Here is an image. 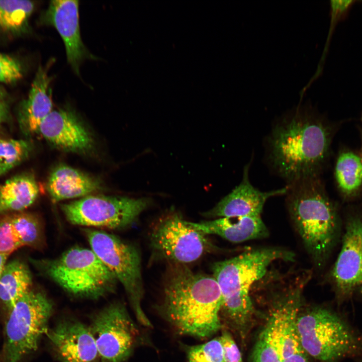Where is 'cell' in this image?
<instances>
[{
	"label": "cell",
	"instance_id": "cell-1",
	"mask_svg": "<svg viewBox=\"0 0 362 362\" xmlns=\"http://www.w3.org/2000/svg\"><path fill=\"white\" fill-rule=\"evenodd\" d=\"M330 126L310 102L278 118L266 141L270 167L287 184L319 177L328 154Z\"/></svg>",
	"mask_w": 362,
	"mask_h": 362
},
{
	"label": "cell",
	"instance_id": "cell-13",
	"mask_svg": "<svg viewBox=\"0 0 362 362\" xmlns=\"http://www.w3.org/2000/svg\"><path fill=\"white\" fill-rule=\"evenodd\" d=\"M39 24L54 27L65 45L68 63L79 75L81 62L86 59H96L85 47L80 35L79 2L56 0L50 2L39 19Z\"/></svg>",
	"mask_w": 362,
	"mask_h": 362
},
{
	"label": "cell",
	"instance_id": "cell-29",
	"mask_svg": "<svg viewBox=\"0 0 362 362\" xmlns=\"http://www.w3.org/2000/svg\"><path fill=\"white\" fill-rule=\"evenodd\" d=\"M25 67L16 57L0 53V82L13 84L24 76Z\"/></svg>",
	"mask_w": 362,
	"mask_h": 362
},
{
	"label": "cell",
	"instance_id": "cell-32",
	"mask_svg": "<svg viewBox=\"0 0 362 362\" xmlns=\"http://www.w3.org/2000/svg\"><path fill=\"white\" fill-rule=\"evenodd\" d=\"M219 338L223 349L225 362H243L241 353L229 331L223 329Z\"/></svg>",
	"mask_w": 362,
	"mask_h": 362
},
{
	"label": "cell",
	"instance_id": "cell-4",
	"mask_svg": "<svg viewBox=\"0 0 362 362\" xmlns=\"http://www.w3.org/2000/svg\"><path fill=\"white\" fill-rule=\"evenodd\" d=\"M288 210L307 252L318 265L334 241L336 214L319 177L287 184Z\"/></svg>",
	"mask_w": 362,
	"mask_h": 362
},
{
	"label": "cell",
	"instance_id": "cell-9",
	"mask_svg": "<svg viewBox=\"0 0 362 362\" xmlns=\"http://www.w3.org/2000/svg\"><path fill=\"white\" fill-rule=\"evenodd\" d=\"M91 249L124 287L139 322L152 325L141 305L143 289L139 253L133 245L104 231L86 230Z\"/></svg>",
	"mask_w": 362,
	"mask_h": 362
},
{
	"label": "cell",
	"instance_id": "cell-12",
	"mask_svg": "<svg viewBox=\"0 0 362 362\" xmlns=\"http://www.w3.org/2000/svg\"><path fill=\"white\" fill-rule=\"evenodd\" d=\"M89 326L99 362H124L130 356L138 332L123 304L116 302L106 307L94 317Z\"/></svg>",
	"mask_w": 362,
	"mask_h": 362
},
{
	"label": "cell",
	"instance_id": "cell-17",
	"mask_svg": "<svg viewBox=\"0 0 362 362\" xmlns=\"http://www.w3.org/2000/svg\"><path fill=\"white\" fill-rule=\"evenodd\" d=\"M38 132L54 146L65 151L84 153L93 146L89 133L69 108L52 110L41 123Z\"/></svg>",
	"mask_w": 362,
	"mask_h": 362
},
{
	"label": "cell",
	"instance_id": "cell-35",
	"mask_svg": "<svg viewBox=\"0 0 362 362\" xmlns=\"http://www.w3.org/2000/svg\"><path fill=\"white\" fill-rule=\"evenodd\" d=\"M361 293H362V281L359 287L358 288Z\"/></svg>",
	"mask_w": 362,
	"mask_h": 362
},
{
	"label": "cell",
	"instance_id": "cell-15",
	"mask_svg": "<svg viewBox=\"0 0 362 362\" xmlns=\"http://www.w3.org/2000/svg\"><path fill=\"white\" fill-rule=\"evenodd\" d=\"M338 295L350 296L362 281V222L353 219L347 224L341 251L332 272Z\"/></svg>",
	"mask_w": 362,
	"mask_h": 362
},
{
	"label": "cell",
	"instance_id": "cell-2",
	"mask_svg": "<svg viewBox=\"0 0 362 362\" xmlns=\"http://www.w3.org/2000/svg\"><path fill=\"white\" fill-rule=\"evenodd\" d=\"M220 288L213 276L171 263L163 286L161 309L180 334L206 338L222 328Z\"/></svg>",
	"mask_w": 362,
	"mask_h": 362
},
{
	"label": "cell",
	"instance_id": "cell-33",
	"mask_svg": "<svg viewBox=\"0 0 362 362\" xmlns=\"http://www.w3.org/2000/svg\"><path fill=\"white\" fill-rule=\"evenodd\" d=\"M7 99V92L4 89L0 87V123L4 121L8 115Z\"/></svg>",
	"mask_w": 362,
	"mask_h": 362
},
{
	"label": "cell",
	"instance_id": "cell-10",
	"mask_svg": "<svg viewBox=\"0 0 362 362\" xmlns=\"http://www.w3.org/2000/svg\"><path fill=\"white\" fill-rule=\"evenodd\" d=\"M151 203L149 198L88 195L61 209L72 224L115 229L132 225Z\"/></svg>",
	"mask_w": 362,
	"mask_h": 362
},
{
	"label": "cell",
	"instance_id": "cell-11",
	"mask_svg": "<svg viewBox=\"0 0 362 362\" xmlns=\"http://www.w3.org/2000/svg\"><path fill=\"white\" fill-rule=\"evenodd\" d=\"M150 241L158 257L183 264L197 260L211 247L206 234L194 228L176 214L163 217L155 223Z\"/></svg>",
	"mask_w": 362,
	"mask_h": 362
},
{
	"label": "cell",
	"instance_id": "cell-26",
	"mask_svg": "<svg viewBox=\"0 0 362 362\" xmlns=\"http://www.w3.org/2000/svg\"><path fill=\"white\" fill-rule=\"evenodd\" d=\"M249 362H281L271 325L267 319L253 346Z\"/></svg>",
	"mask_w": 362,
	"mask_h": 362
},
{
	"label": "cell",
	"instance_id": "cell-21",
	"mask_svg": "<svg viewBox=\"0 0 362 362\" xmlns=\"http://www.w3.org/2000/svg\"><path fill=\"white\" fill-rule=\"evenodd\" d=\"M38 194L37 183L31 174H22L9 179L0 186V215L28 208Z\"/></svg>",
	"mask_w": 362,
	"mask_h": 362
},
{
	"label": "cell",
	"instance_id": "cell-8",
	"mask_svg": "<svg viewBox=\"0 0 362 362\" xmlns=\"http://www.w3.org/2000/svg\"><path fill=\"white\" fill-rule=\"evenodd\" d=\"M53 307L45 294L31 289L16 302L8 313L1 362H20L37 350Z\"/></svg>",
	"mask_w": 362,
	"mask_h": 362
},
{
	"label": "cell",
	"instance_id": "cell-14",
	"mask_svg": "<svg viewBox=\"0 0 362 362\" xmlns=\"http://www.w3.org/2000/svg\"><path fill=\"white\" fill-rule=\"evenodd\" d=\"M60 362H99L98 349L89 326L72 319L59 322L46 334Z\"/></svg>",
	"mask_w": 362,
	"mask_h": 362
},
{
	"label": "cell",
	"instance_id": "cell-18",
	"mask_svg": "<svg viewBox=\"0 0 362 362\" xmlns=\"http://www.w3.org/2000/svg\"><path fill=\"white\" fill-rule=\"evenodd\" d=\"M188 223L206 235H217L233 243L265 238L269 234L261 216L222 217L205 222Z\"/></svg>",
	"mask_w": 362,
	"mask_h": 362
},
{
	"label": "cell",
	"instance_id": "cell-24",
	"mask_svg": "<svg viewBox=\"0 0 362 362\" xmlns=\"http://www.w3.org/2000/svg\"><path fill=\"white\" fill-rule=\"evenodd\" d=\"M335 175L338 187L346 195L355 193L362 184V159L353 152L341 153L335 168Z\"/></svg>",
	"mask_w": 362,
	"mask_h": 362
},
{
	"label": "cell",
	"instance_id": "cell-28",
	"mask_svg": "<svg viewBox=\"0 0 362 362\" xmlns=\"http://www.w3.org/2000/svg\"><path fill=\"white\" fill-rule=\"evenodd\" d=\"M186 350L188 362H225L219 337L203 344L188 346Z\"/></svg>",
	"mask_w": 362,
	"mask_h": 362
},
{
	"label": "cell",
	"instance_id": "cell-30",
	"mask_svg": "<svg viewBox=\"0 0 362 362\" xmlns=\"http://www.w3.org/2000/svg\"><path fill=\"white\" fill-rule=\"evenodd\" d=\"M21 247L12 223L11 215H0V254L9 256Z\"/></svg>",
	"mask_w": 362,
	"mask_h": 362
},
{
	"label": "cell",
	"instance_id": "cell-22",
	"mask_svg": "<svg viewBox=\"0 0 362 362\" xmlns=\"http://www.w3.org/2000/svg\"><path fill=\"white\" fill-rule=\"evenodd\" d=\"M32 284L31 272L24 262L15 259L7 263L0 277V301L8 313Z\"/></svg>",
	"mask_w": 362,
	"mask_h": 362
},
{
	"label": "cell",
	"instance_id": "cell-23",
	"mask_svg": "<svg viewBox=\"0 0 362 362\" xmlns=\"http://www.w3.org/2000/svg\"><path fill=\"white\" fill-rule=\"evenodd\" d=\"M34 9L32 1L0 0V33L12 37L28 34L29 20Z\"/></svg>",
	"mask_w": 362,
	"mask_h": 362
},
{
	"label": "cell",
	"instance_id": "cell-3",
	"mask_svg": "<svg viewBox=\"0 0 362 362\" xmlns=\"http://www.w3.org/2000/svg\"><path fill=\"white\" fill-rule=\"evenodd\" d=\"M295 257V253L289 250L266 247L246 250L214 263L213 276L222 299L221 316L243 343L257 314L250 296L253 286L265 277L274 261H294Z\"/></svg>",
	"mask_w": 362,
	"mask_h": 362
},
{
	"label": "cell",
	"instance_id": "cell-5",
	"mask_svg": "<svg viewBox=\"0 0 362 362\" xmlns=\"http://www.w3.org/2000/svg\"><path fill=\"white\" fill-rule=\"evenodd\" d=\"M296 325L301 345L311 359L340 362L362 356V334L345 318L329 308L302 306Z\"/></svg>",
	"mask_w": 362,
	"mask_h": 362
},
{
	"label": "cell",
	"instance_id": "cell-20",
	"mask_svg": "<svg viewBox=\"0 0 362 362\" xmlns=\"http://www.w3.org/2000/svg\"><path fill=\"white\" fill-rule=\"evenodd\" d=\"M96 179L72 167L61 165L53 170L47 188L55 202L84 197L100 188Z\"/></svg>",
	"mask_w": 362,
	"mask_h": 362
},
{
	"label": "cell",
	"instance_id": "cell-16",
	"mask_svg": "<svg viewBox=\"0 0 362 362\" xmlns=\"http://www.w3.org/2000/svg\"><path fill=\"white\" fill-rule=\"evenodd\" d=\"M246 164L241 182L204 215L212 218L238 216H261L266 201L273 197L286 195L288 187L268 192H262L251 183L249 170L251 161Z\"/></svg>",
	"mask_w": 362,
	"mask_h": 362
},
{
	"label": "cell",
	"instance_id": "cell-7",
	"mask_svg": "<svg viewBox=\"0 0 362 362\" xmlns=\"http://www.w3.org/2000/svg\"><path fill=\"white\" fill-rule=\"evenodd\" d=\"M33 262L65 291L82 298L103 297L118 282L91 249L76 247L55 259Z\"/></svg>",
	"mask_w": 362,
	"mask_h": 362
},
{
	"label": "cell",
	"instance_id": "cell-34",
	"mask_svg": "<svg viewBox=\"0 0 362 362\" xmlns=\"http://www.w3.org/2000/svg\"><path fill=\"white\" fill-rule=\"evenodd\" d=\"M8 256L9 255H8L0 254V277L7 264Z\"/></svg>",
	"mask_w": 362,
	"mask_h": 362
},
{
	"label": "cell",
	"instance_id": "cell-25",
	"mask_svg": "<svg viewBox=\"0 0 362 362\" xmlns=\"http://www.w3.org/2000/svg\"><path fill=\"white\" fill-rule=\"evenodd\" d=\"M11 221L22 246L36 247L40 245L42 232L39 221L31 214L19 213L11 215Z\"/></svg>",
	"mask_w": 362,
	"mask_h": 362
},
{
	"label": "cell",
	"instance_id": "cell-27",
	"mask_svg": "<svg viewBox=\"0 0 362 362\" xmlns=\"http://www.w3.org/2000/svg\"><path fill=\"white\" fill-rule=\"evenodd\" d=\"M30 149L29 144L25 140L0 139V176L24 160Z\"/></svg>",
	"mask_w": 362,
	"mask_h": 362
},
{
	"label": "cell",
	"instance_id": "cell-19",
	"mask_svg": "<svg viewBox=\"0 0 362 362\" xmlns=\"http://www.w3.org/2000/svg\"><path fill=\"white\" fill-rule=\"evenodd\" d=\"M50 62L46 66L39 65L27 99L22 104V117L30 133L38 132L40 125L52 111V77L48 75Z\"/></svg>",
	"mask_w": 362,
	"mask_h": 362
},
{
	"label": "cell",
	"instance_id": "cell-31",
	"mask_svg": "<svg viewBox=\"0 0 362 362\" xmlns=\"http://www.w3.org/2000/svg\"><path fill=\"white\" fill-rule=\"evenodd\" d=\"M356 1H331L330 2V31L327 39V42L324 48V50L323 53V55L321 57L320 63L323 64V62L324 61L325 57V56L327 53V50L328 49V45L329 40L331 36L332 33L333 31V28H334L336 24L338 23L339 21L345 18L347 16L348 12L350 9L353 6L354 3Z\"/></svg>",
	"mask_w": 362,
	"mask_h": 362
},
{
	"label": "cell",
	"instance_id": "cell-6",
	"mask_svg": "<svg viewBox=\"0 0 362 362\" xmlns=\"http://www.w3.org/2000/svg\"><path fill=\"white\" fill-rule=\"evenodd\" d=\"M310 277V272L305 271L278 279L266 287L269 298L267 318L281 362H312L301 345L296 325L303 292Z\"/></svg>",
	"mask_w": 362,
	"mask_h": 362
}]
</instances>
